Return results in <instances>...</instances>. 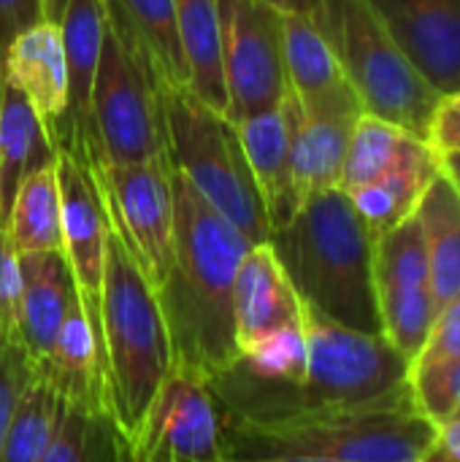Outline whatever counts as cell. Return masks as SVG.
<instances>
[{"instance_id": "cell-1", "label": "cell", "mask_w": 460, "mask_h": 462, "mask_svg": "<svg viewBox=\"0 0 460 462\" xmlns=\"http://www.w3.org/2000/svg\"><path fill=\"white\" fill-rule=\"evenodd\" d=\"M249 246L176 171L174 263L157 298L174 346V365L198 371L209 382L225 374L239 357L233 282Z\"/></svg>"}, {"instance_id": "cell-2", "label": "cell", "mask_w": 460, "mask_h": 462, "mask_svg": "<svg viewBox=\"0 0 460 462\" xmlns=\"http://www.w3.org/2000/svg\"><path fill=\"white\" fill-rule=\"evenodd\" d=\"M268 244L301 303L361 333H380L374 241L344 189L306 198Z\"/></svg>"}, {"instance_id": "cell-3", "label": "cell", "mask_w": 460, "mask_h": 462, "mask_svg": "<svg viewBox=\"0 0 460 462\" xmlns=\"http://www.w3.org/2000/svg\"><path fill=\"white\" fill-rule=\"evenodd\" d=\"M98 346L106 409L130 444L157 390L174 371V346L157 290L141 273L108 219Z\"/></svg>"}, {"instance_id": "cell-4", "label": "cell", "mask_w": 460, "mask_h": 462, "mask_svg": "<svg viewBox=\"0 0 460 462\" xmlns=\"http://www.w3.org/2000/svg\"><path fill=\"white\" fill-rule=\"evenodd\" d=\"M437 425L412 398L355 409H304L225 428L228 457L306 455L339 462H423Z\"/></svg>"}, {"instance_id": "cell-5", "label": "cell", "mask_w": 460, "mask_h": 462, "mask_svg": "<svg viewBox=\"0 0 460 462\" xmlns=\"http://www.w3.org/2000/svg\"><path fill=\"white\" fill-rule=\"evenodd\" d=\"M309 14L325 32L363 111L428 138L445 95L418 73L374 8L366 0H317Z\"/></svg>"}, {"instance_id": "cell-6", "label": "cell", "mask_w": 460, "mask_h": 462, "mask_svg": "<svg viewBox=\"0 0 460 462\" xmlns=\"http://www.w3.org/2000/svg\"><path fill=\"white\" fill-rule=\"evenodd\" d=\"M157 89L174 168L252 246L266 244L271 222L252 179L236 122L201 103L190 89Z\"/></svg>"}, {"instance_id": "cell-7", "label": "cell", "mask_w": 460, "mask_h": 462, "mask_svg": "<svg viewBox=\"0 0 460 462\" xmlns=\"http://www.w3.org/2000/svg\"><path fill=\"white\" fill-rule=\"evenodd\" d=\"M92 138L111 165L168 149L155 70L114 0H103V46L92 87Z\"/></svg>"}, {"instance_id": "cell-8", "label": "cell", "mask_w": 460, "mask_h": 462, "mask_svg": "<svg viewBox=\"0 0 460 462\" xmlns=\"http://www.w3.org/2000/svg\"><path fill=\"white\" fill-rule=\"evenodd\" d=\"M304 333L306 371L282 414L304 409L374 406L409 395V360L401 357L382 336L344 328L306 306Z\"/></svg>"}, {"instance_id": "cell-9", "label": "cell", "mask_w": 460, "mask_h": 462, "mask_svg": "<svg viewBox=\"0 0 460 462\" xmlns=\"http://www.w3.org/2000/svg\"><path fill=\"white\" fill-rule=\"evenodd\" d=\"M73 157L92 176L108 225L117 230L149 284L160 290L174 263L176 168L168 149L130 165L106 162L98 154V146Z\"/></svg>"}, {"instance_id": "cell-10", "label": "cell", "mask_w": 460, "mask_h": 462, "mask_svg": "<svg viewBox=\"0 0 460 462\" xmlns=\"http://www.w3.org/2000/svg\"><path fill=\"white\" fill-rule=\"evenodd\" d=\"M127 449L130 462H230L209 379L174 365Z\"/></svg>"}, {"instance_id": "cell-11", "label": "cell", "mask_w": 460, "mask_h": 462, "mask_svg": "<svg viewBox=\"0 0 460 462\" xmlns=\"http://www.w3.org/2000/svg\"><path fill=\"white\" fill-rule=\"evenodd\" d=\"M228 119L277 108L287 95L282 11L263 0H220Z\"/></svg>"}, {"instance_id": "cell-12", "label": "cell", "mask_w": 460, "mask_h": 462, "mask_svg": "<svg viewBox=\"0 0 460 462\" xmlns=\"http://www.w3.org/2000/svg\"><path fill=\"white\" fill-rule=\"evenodd\" d=\"M374 295L382 338L401 357L412 360L437 317L431 265L418 217L404 219L374 241Z\"/></svg>"}, {"instance_id": "cell-13", "label": "cell", "mask_w": 460, "mask_h": 462, "mask_svg": "<svg viewBox=\"0 0 460 462\" xmlns=\"http://www.w3.org/2000/svg\"><path fill=\"white\" fill-rule=\"evenodd\" d=\"M57 187H60V230L62 252L68 257L79 303L100 341V287L106 257V214L87 168L62 146L54 149ZM100 349V346H98Z\"/></svg>"}, {"instance_id": "cell-14", "label": "cell", "mask_w": 460, "mask_h": 462, "mask_svg": "<svg viewBox=\"0 0 460 462\" xmlns=\"http://www.w3.org/2000/svg\"><path fill=\"white\" fill-rule=\"evenodd\" d=\"M418 73L439 92H460V0H366Z\"/></svg>"}, {"instance_id": "cell-15", "label": "cell", "mask_w": 460, "mask_h": 462, "mask_svg": "<svg viewBox=\"0 0 460 462\" xmlns=\"http://www.w3.org/2000/svg\"><path fill=\"white\" fill-rule=\"evenodd\" d=\"M293 95V92H290ZM363 114L358 95L304 111L293 95L290 176L298 206L325 189H339L347 143L355 119Z\"/></svg>"}, {"instance_id": "cell-16", "label": "cell", "mask_w": 460, "mask_h": 462, "mask_svg": "<svg viewBox=\"0 0 460 462\" xmlns=\"http://www.w3.org/2000/svg\"><path fill=\"white\" fill-rule=\"evenodd\" d=\"M0 73L30 100L49 141L57 146L68 114V68L60 22L41 19L22 30L8 43Z\"/></svg>"}, {"instance_id": "cell-17", "label": "cell", "mask_w": 460, "mask_h": 462, "mask_svg": "<svg viewBox=\"0 0 460 462\" xmlns=\"http://www.w3.org/2000/svg\"><path fill=\"white\" fill-rule=\"evenodd\" d=\"M60 32L68 68V114L57 146L81 154L95 146L92 87L103 46V0H68L60 16Z\"/></svg>"}, {"instance_id": "cell-18", "label": "cell", "mask_w": 460, "mask_h": 462, "mask_svg": "<svg viewBox=\"0 0 460 462\" xmlns=\"http://www.w3.org/2000/svg\"><path fill=\"white\" fill-rule=\"evenodd\" d=\"M304 319V303L296 295L271 244L249 246L233 282L236 349L241 352L260 336Z\"/></svg>"}, {"instance_id": "cell-19", "label": "cell", "mask_w": 460, "mask_h": 462, "mask_svg": "<svg viewBox=\"0 0 460 462\" xmlns=\"http://www.w3.org/2000/svg\"><path fill=\"white\" fill-rule=\"evenodd\" d=\"M439 152L420 135H409L396 162L369 184L344 189L361 222L366 225L371 241L415 217L431 179L439 173Z\"/></svg>"}, {"instance_id": "cell-20", "label": "cell", "mask_w": 460, "mask_h": 462, "mask_svg": "<svg viewBox=\"0 0 460 462\" xmlns=\"http://www.w3.org/2000/svg\"><path fill=\"white\" fill-rule=\"evenodd\" d=\"M76 303L79 292L62 249L19 254V341L35 365Z\"/></svg>"}, {"instance_id": "cell-21", "label": "cell", "mask_w": 460, "mask_h": 462, "mask_svg": "<svg viewBox=\"0 0 460 462\" xmlns=\"http://www.w3.org/2000/svg\"><path fill=\"white\" fill-rule=\"evenodd\" d=\"M239 138L268 211L271 230L282 227L298 208L290 176V141H293V95L287 87L285 100L263 114L236 122Z\"/></svg>"}, {"instance_id": "cell-22", "label": "cell", "mask_w": 460, "mask_h": 462, "mask_svg": "<svg viewBox=\"0 0 460 462\" xmlns=\"http://www.w3.org/2000/svg\"><path fill=\"white\" fill-rule=\"evenodd\" d=\"M407 384L415 409L434 425L455 411L460 398V292L437 311L423 346L409 360Z\"/></svg>"}, {"instance_id": "cell-23", "label": "cell", "mask_w": 460, "mask_h": 462, "mask_svg": "<svg viewBox=\"0 0 460 462\" xmlns=\"http://www.w3.org/2000/svg\"><path fill=\"white\" fill-rule=\"evenodd\" d=\"M282 54L287 87L304 111L355 95L309 11H282Z\"/></svg>"}, {"instance_id": "cell-24", "label": "cell", "mask_w": 460, "mask_h": 462, "mask_svg": "<svg viewBox=\"0 0 460 462\" xmlns=\"http://www.w3.org/2000/svg\"><path fill=\"white\" fill-rule=\"evenodd\" d=\"M35 368L65 403L106 409L100 349L81 303L68 311L52 346Z\"/></svg>"}, {"instance_id": "cell-25", "label": "cell", "mask_w": 460, "mask_h": 462, "mask_svg": "<svg viewBox=\"0 0 460 462\" xmlns=\"http://www.w3.org/2000/svg\"><path fill=\"white\" fill-rule=\"evenodd\" d=\"M46 162H54V143L30 100L0 73V227H8L22 179Z\"/></svg>"}, {"instance_id": "cell-26", "label": "cell", "mask_w": 460, "mask_h": 462, "mask_svg": "<svg viewBox=\"0 0 460 462\" xmlns=\"http://www.w3.org/2000/svg\"><path fill=\"white\" fill-rule=\"evenodd\" d=\"M176 27L187 68V89L201 103L228 116L220 0H176Z\"/></svg>"}, {"instance_id": "cell-27", "label": "cell", "mask_w": 460, "mask_h": 462, "mask_svg": "<svg viewBox=\"0 0 460 462\" xmlns=\"http://www.w3.org/2000/svg\"><path fill=\"white\" fill-rule=\"evenodd\" d=\"M415 217L426 238L431 287L439 311L460 292V192L442 168L431 179Z\"/></svg>"}, {"instance_id": "cell-28", "label": "cell", "mask_w": 460, "mask_h": 462, "mask_svg": "<svg viewBox=\"0 0 460 462\" xmlns=\"http://www.w3.org/2000/svg\"><path fill=\"white\" fill-rule=\"evenodd\" d=\"M41 462H130V449L108 409L65 403Z\"/></svg>"}, {"instance_id": "cell-29", "label": "cell", "mask_w": 460, "mask_h": 462, "mask_svg": "<svg viewBox=\"0 0 460 462\" xmlns=\"http://www.w3.org/2000/svg\"><path fill=\"white\" fill-rule=\"evenodd\" d=\"M8 233L19 254L62 249L60 187L54 162H46L22 179L11 203Z\"/></svg>"}, {"instance_id": "cell-30", "label": "cell", "mask_w": 460, "mask_h": 462, "mask_svg": "<svg viewBox=\"0 0 460 462\" xmlns=\"http://www.w3.org/2000/svg\"><path fill=\"white\" fill-rule=\"evenodd\" d=\"M138 38L155 70L157 87L187 89V68L179 46L176 0H114Z\"/></svg>"}, {"instance_id": "cell-31", "label": "cell", "mask_w": 460, "mask_h": 462, "mask_svg": "<svg viewBox=\"0 0 460 462\" xmlns=\"http://www.w3.org/2000/svg\"><path fill=\"white\" fill-rule=\"evenodd\" d=\"M62 398L35 371L0 441V462H41L60 422Z\"/></svg>"}, {"instance_id": "cell-32", "label": "cell", "mask_w": 460, "mask_h": 462, "mask_svg": "<svg viewBox=\"0 0 460 462\" xmlns=\"http://www.w3.org/2000/svg\"><path fill=\"white\" fill-rule=\"evenodd\" d=\"M409 135H415V133L404 130L396 122H388L382 116L363 111L352 125L339 189H352V187L369 184L377 176H382L396 162V157L401 154Z\"/></svg>"}, {"instance_id": "cell-33", "label": "cell", "mask_w": 460, "mask_h": 462, "mask_svg": "<svg viewBox=\"0 0 460 462\" xmlns=\"http://www.w3.org/2000/svg\"><path fill=\"white\" fill-rule=\"evenodd\" d=\"M35 371H38L35 363L30 360V355L19 341L0 338V441Z\"/></svg>"}, {"instance_id": "cell-34", "label": "cell", "mask_w": 460, "mask_h": 462, "mask_svg": "<svg viewBox=\"0 0 460 462\" xmlns=\"http://www.w3.org/2000/svg\"><path fill=\"white\" fill-rule=\"evenodd\" d=\"M43 19L41 0H0V60L8 43L27 27Z\"/></svg>"}, {"instance_id": "cell-35", "label": "cell", "mask_w": 460, "mask_h": 462, "mask_svg": "<svg viewBox=\"0 0 460 462\" xmlns=\"http://www.w3.org/2000/svg\"><path fill=\"white\" fill-rule=\"evenodd\" d=\"M439 154H460V114L455 108H450L447 103H442V108L437 111L428 138H426Z\"/></svg>"}, {"instance_id": "cell-36", "label": "cell", "mask_w": 460, "mask_h": 462, "mask_svg": "<svg viewBox=\"0 0 460 462\" xmlns=\"http://www.w3.org/2000/svg\"><path fill=\"white\" fill-rule=\"evenodd\" d=\"M423 462H460V414H450L437 425Z\"/></svg>"}, {"instance_id": "cell-37", "label": "cell", "mask_w": 460, "mask_h": 462, "mask_svg": "<svg viewBox=\"0 0 460 462\" xmlns=\"http://www.w3.org/2000/svg\"><path fill=\"white\" fill-rule=\"evenodd\" d=\"M230 462H339L325 457H306V455H266V457H239Z\"/></svg>"}, {"instance_id": "cell-38", "label": "cell", "mask_w": 460, "mask_h": 462, "mask_svg": "<svg viewBox=\"0 0 460 462\" xmlns=\"http://www.w3.org/2000/svg\"><path fill=\"white\" fill-rule=\"evenodd\" d=\"M439 157H442V171L453 179L460 192V154H439Z\"/></svg>"}, {"instance_id": "cell-39", "label": "cell", "mask_w": 460, "mask_h": 462, "mask_svg": "<svg viewBox=\"0 0 460 462\" xmlns=\"http://www.w3.org/2000/svg\"><path fill=\"white\" fill-rule=\"evenodd\" d=\"M268 5H274L277 11H309L317 0H263Z\"/></svg>"}, {"instance_id": "cell-40", "label": "cell", "mask_w": 460, "mask_h": 462, "mask_svg": "<svg viewBox=\"0 0 460 462\" xmlns=\"http://www.w3.org/2000/svg\"><path fill=\"white\" fill-rule=\"evenodd\" d=\"M65 3H68V0H41L43 19H49V22H60V16H62V11H65Z\"/></svg>"}, {"instance_id": "cell-41", "label": "cell", "mask_w": 460, "mask_h": 462, "mask_svg": "<svg viewBox=\"0 0 460 462\" xmlns=\"http://www.w3.org/2000/svg\"><path fill=\"white\" fill-rule=\"evenodd\" d=\"M445 103L450 106V108H455L460 114V92H453V95H445Z\"/></svg>"}, {"instance_id": "cell-42", "label": "cell", "mask_w": 460, "mask_h": 462, "mask_svg": "<svg viewBox=\"0 0 460 462\" xmlns=\"http://www.w3.org/2000/svg\"><path fill=\"white\" fill-rule=\"evenodd\" d=\"M453 414H460V398H458V406H455V411Z\"/></svg>"}]
</instances>
